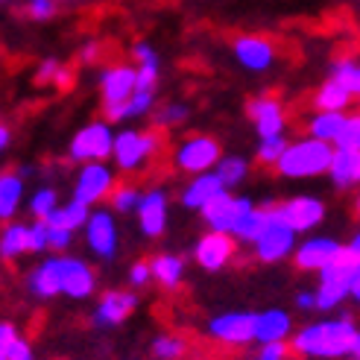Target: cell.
Wrapping results in <instances>:
<instances>
[{
  "instance_id": "30",
  "label": "cell",
  "mask_w": 360,
  "mask_h": 360,
  "mask_svg": "<svg viewBox=\"0 0 360 360\" xmlns=\"http://www.w3.org/2000/svg\"><path fill=\"white\" fill-rule=\"evenodd\" d=\"M155 91H135V97L129 103H123L120 109H112V112H103V117L109 123H129V120H141L153 115L158 105H155Z\"/></svg>"
},
{
  "instance_id": "44",
  "label": "cell",
  "mask_w": 360,
  "mask_h": 360,
  "mask_svg": "<svg viewBox=\"0 0 360 360\" xmlns=\"http://www.w3.org/2000/svg\"><path fill=\"white\" fill-rule=\"evenodd\" d=\"M59 70H62V62L59 59H41L39 68H35L32 79H35V85H56Z\"/></svg>"
},
{
  "instance_id": "18",
  "label": "cell",
  "mask_w": 360,
  "mask_h": 360,
  "mask_svg": "<svg viewBox=\"0 0 360 360\" xmlns=\"http://www.w3.org/2000/svg\"><path fill=\"white\" fill-rule=\"evenodd\" d=\"M240 243L231 235H220V231H205L193 246V261L205 273H220L231 261H235Z\"/></svg>"
},
{
  "instance_id": "9",
  "label": "cell",
  "mask_w": 360,
  "mask_h": 360,
  "mask_svg": "<svg viewBox=\"0 0 360 360\" xmlns=\"http://www.w3.org/2000/svg\"><path fill=\"white\" fill-rule=\"evenodd\" d=\"M258 202L249 200V196H238V193H220L214 202H208L202 208V223L208 231H220V235H235V229L243 223V217L249 211H255Z\"/></svg>"
},
{
  "instance_id": "36",
  "label": "cell",
  "mask_w": 360,
  "mask_h": 360,
  "mask_svg": "<svg viewBox=\"0 0 360 360\" xmlns=\"http://www.w3.org/2000/svg\"><path fill=\"white\" fill-rule=\"evenodd\" d=\"M188 117H191V105L179 103V100H170V103L158 105V109L153 112V126L161 129V132H167V129H176V126L188 123Z\"/></svg>"
},
{
  "instance_id": "5",
  "label": "cell",
  "mask_w": 360,
  "mask_h": 360,
  "mask_svg": "<svg viewBox=\"0 0 360 360\" xmlns=\"http://www.w3.org/2000/svg\"><path fill=\"white\" fill-rule=\"evenodd\" d=\"M223 158V147L214 135L205 132H193L188 138H182L173 150V167L179 173L188 176H202V173H214Z\"/></svg>"
},
{
  "instance_id": "23",
  "label": "cell",
  "mask_w": 360,
  "mask_h": 360,
  "mask_svg": "<svg viewBox=\"0 0 360 360\" xmlns=\"http://www.w3.org/2000/svg\"><path fill=\"white\" fill-rule=\"evenodd\" d=\"M24 287H27V293L32 299H39V302L62 296V278H59L56 255H47L39 266H32L30 273L24 276Z\"/></svg>"
},
{
  "instance_id": "40",
  "label": "cell",
  "mask_w": 360,
  "mask_h": 360,
  "mask_svg": "<svg viewBox=\"0 0 360 360\" xmlns=\"http://www.w3.org/2000/svg\"><path fill=\"white\" fill-rule=\"evenodd\" d=\"M334 147L337 150H354V153H360V109L349 112L346 126H343V132H340Z\"/></svg>"
},
{
  "instance_id": "49",
  "label": "cell",
  "mask_w": 360,
  "mask_h": 360,
  "mask_svg": "<svg viewBox=\"0 0 360 360\" xmlns=\"http://www.w3.org/2000/svg\"><path fill=\"white\" fill-rule=\"evenodd\" d=\"M290 346L287 343H269V346H258V354L252 360H287Z\"/></svg>"
},
{
  "instance_id": "60",
  "label": "cell",
  "mask_w": 360,
  "mask_h": 360,
  "mask_svg": "<svg viewBox=\"0 0 360 360\" xmlns=\"http://www.w3.org/2000/svg\"><path fill=\"white\" fill-rule=\"evenodd\" d=\"M59 4H62V0H59Z\"/></svg>"
},
{
  "instance_id": "8",
  "label": "cell",
  "mask_w": 360,
  "mask_h": 360,
  "mask_svg": "<svg viewBox=\"0 0 360 360\" xmlns=\"http://www.w3.org/2000/svg\"><path fill=\"white\" fill-rule=\"evenodd\" d=\"M115 188H117L115 165H109V161H103V165H85V167H79V173L74 179V193H70V200L94 208L100 202H109Z\"/></svg>"
},
{
  "instance_id": "24",
  "label": "cell",
  "mask_w": 360,
  "mask_h": 360,
  "mask_svg": "<svg viewBox=\"0 0 360 360\" xmlns=\"http://www.w3.org/2000/svg\"><path fill=\"white\" fill-rule=\"evenodd\" d=\"M153 264V281L161 287L165 293H173L185 284V273H188V261L179 255V252H158L150 258Z\"/></svg>"
},
{
  "instance_id": "34",
  "label": "cell",
  "mask_w": 360,
  "mask_h": 360,
  "mask_svg": "<svg viewBox=\"0 0 360 360\" xmlns=\"http://www.w3.org/2000/svg\"><path fill=\"white\" fill-rule=\"evenodd\" d=\"M91 211L94 208H88V205H82L77 200H68V202L59 205V211L53 214L47 223L50 226H59V229H68V231H79V229H85L88 217H91Z\"/></svg>"
},
{
  "instance_id": "58",
  "label": "cell",
  "mask_w": 360,
  "mask_h": 360,
  "mask_svg": "<svg viewBox=\"0 0 360 360\" xmlns=\"http://www.w3.org/2000/svg\"><path fill=\"white\" fill-rule=\"evenodd\" d=\"M354 360H360V340H357V346H354Z\"/></svg>"
},
{
  "instance_id": "6",
  "label": "cell",
  "mask_w": 360,
  "mask_h": 360,
  "mask_svg": "<svg viewBox=\"0 0 360 360\" xmlns=\"http://www.w3.org/2000/svg\"><path fill=\"white\" fill-rule=\"evenodd\" d=\"M357 269H360V264L349 255V252L337 264L322 269V273L316 276V302H319V311H334L346 299H352V287H354V278H357Z\"/></svg>"
},
{
  "instance_id": "15",
  "label": "cell",
  "mask_w": 360,
  "mask_h": 360,
  "mask_svg": "<svg viewBox=\"0 0 360 360\" xmlns=\"http://www.w3.org/2000/svg\"><path fill=\"white\" fill-rule=\"evenodd\" d=\"M138 229L147 240H161L167 235V223H170V193L155 185L143 191V200L138 205Z\"/></svg>"
},
{
  "instance_id": "45",
  "label": "cell",
  "mask_w": 360,
  "mask_h": 360,
  "mask_svg": "<svg viewBox=\"0 0 360 360\" xmlns=\"http://www.w3.org/2000/svg\"><path fill=\"white\" fill-rule=\"evenodd\" d=\"M74 235H77V231L50 226V255H68V249L74 246Z\"/></svg>"
},
{
  "instance_id": "42",
  "label": "cell",
  "mask_w": 360,
  "mask_h": 360,
  "mask_svg": "<svg viewBox=\"0 0 360 360\" xmlns=\"http://www.w3.org/2000/svg\"><path fill=\"white\" fill-rule=\"evenodd\" d=\"M126 281H129V290H141V287H147L153 281V264H150V258L132 261L129 269H126Z\"/></svg>"
},
{
  "instance_id": "25",
  "label": "cell",
  "mask_w": 360,
  "mask_h": 360,
  "mask_svg": "<svg viewBox=\"0 0 360 360\" xmlns=\"http://www.w3.org/2000/svg\"><path fill=\"white\" fill-rule=\"evenodd\" d=\"M269 223H273V200H264L255 211H249L243 223L235 229V238L240 246H249V249H255V243L264 238V231L269 229Z\"/></svg>"
},
{
  "instance_id": "19",
  "label": "cell",
  "mask_w": 360,
  "mask_h": 360,
  "mask_svg": "<svg viewBox=\"0 0 360 360\" xmlns=\"http://www.w3.org/2000/svg\"><path fill=\"white\" fill-rule=\"evenodd\" d=\"M59 264V278H62V296L82 302L88 296L97 293V273L91 269V264H85L77 255H56Z\"/></svg>"
},
{
  "instance_id": "47",
  "label": "cell",
  "mask_w": 360,
  "mask_h": 360,
  "mask_svg": "<svg viewBox=\"0 0 360 360\" xmlns=\"http://www.w3.org/2000/svg\"><path fill=\"white\" fill-rule=\"evenodd\" d=\"M21 340V334H18V326L15 322H9V319H4L0 322V357H6L9 354V349Z\"/></svg>"
},
{
  "instance_id": "33",
  "label": "cell",
  "mask_w": 360,
  "mask_h": 360,
  "mask_svg": "<svg viewBox=\"0 0 360 360\" xmlns=\"http://www.w3.org/2000/svg\"><path fill=\"white\" fill-rule=\"evenodd\" d=\"M249 170H252V165H249L246 155H223L214 173L220 176V182L226 185V191H235L249 179Z\"/></svg>"
},
{
  "instance_id": "10",
  "label": "cell",
  "mask_w": 360,
  "mask_h": 360,
  "mask_svg": "<svg viewBox=\"0 0 360 360\" xmlns=\"http://www.w3.org/2000/svg\"><path fill=\"white\" fill-rule=\"evenodd\" d=\"M346 255V243H340L331 235H308L304 240H299L296 252H293V266L299 273H322L326 266L337 264Z\"/></svg>"
},
{
  "instance_id": "54",
  "label": "cell",
  "mask_w": 360,
  "mask_h": 360,
  "mask_svg": "<svg viewBox=\"0 0 360 360\" xmlns=\"http://www.w3.org/2000/svg\"><path fill=\"white\" fill-rule=\"evenodd\" d=\"M352 302L360 304V269H357V278H354V287H352Z\"/></svg>"
},
{
  "instance_id": "57",
  "label": "cell",
  "mask_w": 360,
  "mask_h": 360,
  "mask_svg": "<svg viewBox=\"0 0 360 360\" xmlns=\"http://www.w3.org/2000/svg\"><path fill=\"white\" fill-rule=\"evenodd\" d=\"M4 6H18V4H24V0H0Z\"/></svg>"
},
{
  "instance_id": "29",
  "label": "cell",
  "mask_w": 360,
  "mask_h": 360,
  "mask_svg": "<svg viewBox=\"0 0 360 360\" xmlns=\"http://www.w3.org/2000/svg\"><path fill=\"white\" fill-rule=\"evenodd\" d=\"M30 255V223H4V231H0V258L6 264L18 261Z\"/></svg>"
},
{
  "instance_id": "35",
  "label": "cell",
  "mask_w": 360,
  "mask_h": 360,
  "mask_svg": "<svg viewBox=\"0 0 360 360\" xmlns=\"http://www.w3.org/2000/svg\"><path fill=\"white\" fill-rule=\"evenodd\" d=\"M143 200V188H138L135 182H117L115 193L109 196V205L115 214H120V217H129V214H138V205Z\"/></svg>"
},
{
  "instance_id": "52",
  "label": "cell",
  "mask_w": 360,
  "mask_h": 360,
  "mask_svg": "<svg viewBox=\"0 0 360 360\" xmlns=\"http://www.w3.org/2000/svg\"><path fill=\"white\" fill-rule=\"evenodd\" d=\"M346 252H349V255H352V258L360 264V229H357L354 235L349 238V243H346Z\"/></svg>"
},
{
  "instance_id": "7",
  "label": "cell",
  "mask_w": 360,
  "mask_h": 360,
  "mask_svg": "<svg viewBox=\"0 0 360 360\" xmlns=\"http://www.w3.org/2000/svg\"><path fill=\"white\" fill-rule=\"evenodd\" d=\"M117 214L112 208H94L82 229L85 249L103 264H112L120 252V235H117Z\"/></svg>"
},
{
  "instance_id": "14",
  "label": "cell",
  "mask_w": 360,
  "mask_h": 360,
  "mask_svg": "<svg viewBox=\"0 0 360 360\" xmlns=\"http://www.w3.org/2000/svg\"><path fill=\"white\" fill-rule=\"evenodd\" d=\"M138 91V68L135 65H109L100 70V97H103V112L120 109L129 103Z\"/></svg>"
},
{
  "instance_id": "2",
  "label": "cell",
  "mask_w": 360,
  "mask_h": 360,
  "mask_svg": "<svg viewBox=\"0 0 360 360\" xmlns=\"http://www.w3.org/2000/svg\"><path fill=\"white\" fill-rule=\"evenodd\" d=\"M165 147V132L161 129H120L115 138V155L112 165L123 176L143 173L147 165H153L155 155Z\"/></svg>"
},
{
  "instance_id": "20",
  "label": "cell",
  "mask_w": 360,
  "mask_h": 360,
  "mask_svg": "<svg viewBox=\"0 0 360 360\" xmlns=\"http://www.w3.org/2000/svg\"><path fill=\"white\" fill-rule=\"evenodd\" d=\"M231 56H235V62L243 70H249V74H266V70L276 65L278 50L269 39H264V35H238V39L231 41Z\"/></svg>"
},
{
  "instance_id": "3",
  "label": "cell",
  "mask_w": 360,
  "mask_h": 360,
  "mask_svg": "<svg viewBox=\"0 0 360 360\" xmlns=\"http://www.w3.org/2000/svg\"><path fill=\"white\" fill-rule=\"evenodd\" d=\"M331 161H334L331 143H322L316 138L302 135V138L290 141V147H287L284 158L278 161L276 173L281 179H319V176H328Z\"/></svg>"
},
{
  "instance_id": "4",
  "label": "cell",
  "mask_w": 360,
  "mask_h": 360,
  "mask_svg": "<svg viewBox=\"0 0 360 360\" xmlns=\"http://www.w3.org/2000/svg\"><path fill=\"white\" fill-rule=\"evenodd\" d=\"M115 138L117 132L112 129V123L105 117H94L88 120L82 129L74 132L68 143V161L70 165H103V161H112L115 155Z\"/></svg>"
},
{
  "instance_id": "16",
  "label": "cell",
  "mask_w": 360,
  "mask_h": 360,
  "mask_svg": "<svg viewBox=\"0 0 360 360\" xmlns=\"http://www.w3.org/2000/svg\"><path fill=\"white\" fill-rule=\"evenodd\" d=\"M138 308V293L135 290H105L94 311H91V326L97 331H112L120 328L126 319H129Z\"/></svg>"
},
{
  "instance_id": "32",
  "label": "cell",
  "mask_w": 360,
  "mask_h": 360,
  "mask_svg": "<svg viewBox=\"0 0 360 360\" xmlns=\"http://www.w3.org/2000/svg\"><path fill=\"white\" fill-rule=\"evenodd\" d=\"M59 191L53 188V185H41V188H35L32 196L27 200V211H30V217L32 220H50L53 214L59 211Z\"/></svg>"
},
{
  "instance_id": "22",
  "label": "cell",
  "mask_w": 360,
  "mask_h": 360,
  "mask_svg": "<svg viewBox=\"0 0 360 360\" xmlns=\"http://www.w3.org/2000/svg\"><path fill=\"white\" fill-rule=\"evenodd\" d=\"M296 334L293 316L281 308H266L255 314V346H269V343H287Z\"/></svg>"
},
{
  "instance_id": "55",
  "label": "cell",
  "mask_w": 360,
  "mask_h": 360,
  "mask_svg": "<svg viewBox=\"0 0 360 360\" xmlns=\"http://www.w3.org/2000/svg\"><path fill=\"white\" fill-rule=\"evenodd\" d=\"M15 170H18V173H21V176H24V179H30V176H32V173H35V170H32V167H30V165H21V167H15Z\"/></svg>"
},
{
  "instance_id": "13",
  "label": "cell",
  "mask_w": 360,
  "mask_h": 360,
  "mask_svg": "<svg viewBox=\"0 0 360 360\" xmlns=\"http://www.w3.org/2000/svg\"><path fill=\"white\" fill-rule=\"evenodd\" d=\"M278 217L293 226L299 235H314V229L326 223V202L319 196L311 193H299V196H287V200H276Z\"/></svg>"
},
{
  "instance_id": "53",
  "label": "cell",
  "mask_w": 360,
  "mask_h": 360,
  "mask_svg": "<svg viewBox=\"0 0 360 360\" xmlns=\"http://www.w3.org/2000/svg\"><path fill=\"white\" fill-rule=\"evenodd\" d=\"M9 143H12V129L4 123L0 126V150H9Z\"/></svg>"
},
{
  "instance_id": "21",
  "label": "cell",
  "mask_w": 360,
  "mask_h": 360,
  "mask_svg": "<svg viewBox=\"0 0 360 360\" xmlns=\"http://www.w3.org/2000/svg\"><path fill=\"white\" fill-rule=\"evenodd\" d=\"M220 193H226V185L220 182L217 173H202V176H191L188 182L179 191V205L185 211H196L202 214V208L208 202H214Z\"/></svg>"
},
{
  "instance_id": "1",
  "label": "cell",
  "mask_w": 360,
  "mask_h": 360,
  "mask_svg": "<svg viewBox=\"0 0 360 360\" xmlns=\"http://www.w3.org/2000/svg\"><path fill=\"white\" fill-rule=\"evenodd\" d=\"M360 340V328L354 326V316L343 311L331 319L304 322L290 337V352L304 360H343L354 357V346Z\"/></svg>"
},
{
  "instance_id": "43",
  "label": "cell",
  "mask_w": 360,
  "mask_h": 360,
  "mask_svg": "<svg viewBox=\"0 0 360 360\" xmlns=\"http://www.w3.org/2000/svg\"><path fill=\"white\" fill-rule=\"evenodd\" d=\"M50 252V223L32 220L30 223V255H44Z\"/></svg>"
},
{
  "instance_id": "27",
  "label": "cell",
  "mask_w": 360,
  "mask_h": 360,
  "mask_svg": "<svg viewBox=\"0 0 360 360\" xmlns=\"http://www.w3.org/2000/svg\"><path fill=\"white\" fill-rule=\"evenodd\" d=\"M328 179L337 191H352L360 185V153L354 150H337L334 147V161H331V170Z\"/></svg>"
},
{
  "instance_id": "41",
  "label": "cell",
  "mask_w": 360,
  "mask_h": 360,
  "mask_svg": "<svg viewBox=\"0 0 360 360\" xmlns=\"http://www.w3.org/2000/svg\"><path fill=\"white\" fill-rule=\"evenodd\" d=\"M59 12V0H24L21 4V15L30 21H50Z\"/></svg>"
},
{
  "instance_id": "50",
  "label": "cell",
  "mask_w": 360,
  "mask_h": 360,
  "mask_svg": "<svg viewBox=\"0 0 360 360\" xmlns=\"http://www.w3.org/2000/svg\"><path fill=\"white\" fill-rule=\"evenodd\" d=\"M0 360H39V357H35V349H32V343H30V340H18V343L9 349V354L6 357H0Z\"/></svg>"
},
{
  "instance_id": "38",
  "label": "cell",
  "mask_w": 360,
  "mask_h": 360,
  "mask_svg": "<svg viewBox=\"0 0 360 360\" xmlns=\"http://www.w3.org/2000/svg\"><path fill=\"white\" fill-rule=\"evenodd\" d=\"M287 147H290V138L287 135H276V138H261L255 147V161L261 167H278V161L284 158Z\"/></svg>"
},
{
  "instance_id": "48",
  "label": "cell",
  "mask_w": 360,
  "mask_h": 360,
  "mask_svg": "<svg viewBox=\"0 0 360 360\" xmlns=\"http://www.w3.org/2000/svg\"><path fill=\"white\" fill-rule=\"evenodd\" d=\"M129 53H132V62H135V65H153V62H161V59H158V53H155V47H153L150 41H135Z\"/></svg>"
},
{
  "instance_id": "28",
  "label": "cell",
  "mask_w": 360,
  "mask_h": 360,
  "mask_svg": "<svg viewBox=\"0 0 360 360\" xmlns=\"http://www.w3.org/2000/svg\"><path fill=\"white\" fill-rule=\"evenodd\" d=\"M346 117H349V112H314V115H308V120H304V135L334 147L340 132H343V126H346Z\"/></svg>"
},
{
  "instance_id": "31",
  "label": "cell",
  "mask_w": 360,
  "mask_h": 360,
  "mask_svg": "<svg viewBox=\"0 0 360 360\" xmlns=\"http://www.w3.org/2000/svg\"><path fill=\"white\" fill-rule=\"evenodd\" d=\"M311 103H314V112H349V105L354 103V97L340 82L326 79L314 91V100Z\"/></svg>"
},
{
  "instance_id": "11",
  "label": "cell",
  "mask_w": 360,
  "mask_h": 360,
  "mask_svg": "<svg viewBox=\"0 0 360 360\" xmlns=\"http://www.w3.org/2000/svg\"><path fill=\"white\" fill-rule=\"evenodd\" d=\"M299 246V231L293 226H287L278 211H276V200H273V223H269V229L264 231V238L255 243V249H252V255H255L258 264H281L287 258H293V252Z\"/></svg>"
},
{
  "instance_id": "37",
  "label": "cell",
  "mask_w": 360,
  "mask_h": 360,
  "mask_svg": "<svg viewBox=\"0 0 360 360\" xmlns=\"http://www.w3.org/2000/svg\"><path fill=\"white\" fill-rule=\"evenodd\" d=\"M328 79L340 82L354 100L360 97V62H354V59H337L328 68Z\"/></svg>"
},
{
  "instance_id": "46",
  "label": "cell",
  "mask_w": 360,
  "mask_h": 360,
  "mask_svg": "<svg viewBox=\"0 0 360 360\" xmlns=\"http://www.w3.org/2000/svg\"><path fill=\"white\" fill-rule=\"evenodd\" d=\"M77 59L79 65L85 68H91V65H100L103 62V41L100 39H88L79 44V53H77Z\"/></svg>"
},
{
  "instance_id": "12",
  "label": "cell",
  "mask_w": 360,
  "mask_h": 360,
  "mask_svg": "<svg viewBox=\"0 0 360 360\" xmlns=\"http://www.w3.org/2000/svg\"><path fill=\"white\" fill-rule=\"evenodd\" d=\"M208 340L220 346H231V349H240L255 343V314L252 311H226L208 319L205 326Z\"/></svg>"
},
{
  "instance_id": "26",
  "label": "cell",
  "mask_w": 360,
  "mask_h": 360,
  "mask_svg": "<svg viewBox=\"0 0 360 360\" xmlns=\"http://www.w3.org/2000/svg\"><path fill=\"white\" fill-rule=\"evenodd\" d=\"M27 193V179L18 170H4L0 173V220L12 223Z\"/></svg>"
},
{
  "instance_id": "56",
  "label": "cell",
  "mask_w": 360,
  "mask_h": 360,
  "mask_svg": "<svg viewBox=\"0 0 360 360\" xmlns=\"http://www.w3.org/2000/svg\"><path fill=\"white\" fill-rule=\"evenodd\" d=\"M354 214L360 217V193H354Z\"/></svg>"
},
{
  "instance_id": "39",
  "label": "cell",
  "mask_w": 360,
  "mask_h": 360,
  "mask_svg": "<svg viewBox=\"0 0 360 360\" xmlns=\"http://www.w3.org/2000/svg\"><path fill=\"white\" fill-rule=\"evenodd\" d=\"M150 352L155 360H182L188 354V340L179 334H158L150 343Z\"/></svg>"
},
{
  "instance_id": "17",
  "label": "cell",
  "mask_w": 360,
  "mask_h": 360,
  "mask_svg": "<svg viewBox=\"0 0 360 360\" xmlns=\"http://www.w3.org/2000/svg\"><path fill=\"white\" fill-rule=\"evenodd\" d=\"M246 117L252 120L261 138H276V135H287V112L284 103L276 94H258L246 103Z\"/></svg>"
},
{
  "instance_id": "51",
  "label": "cell",
  "mask_w": 360,
  "mask_h": 360,
  "mask_svg": "<svg viewBox=\"0 0 360 360\" xmlns=\"http://www.w3.org/2000/svg\"><path fill=\"white\" fill-rule=\"evenodd\" d=\"M293 304H296V311H302V314L319 311V302H316V290H299V293H296V299H293Z\"/></svg>"
},
{
  "instance_id": "59",
  "label": "cell",
  "mask_w": 360,
  "mask_h": 360,
  "mask_svg": "<svg viewBox=\"0 0 360 360\" xmlns=\"http://www.w3.org/2000/svg\"><path fill=\"white\" fill-rule=\"evenodd\" d=\"M357 105H360V97H357Z\"/></svg>"
}]
</instances>
